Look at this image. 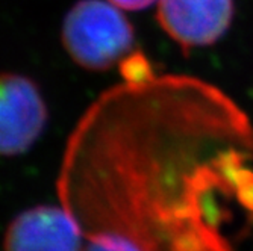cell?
Returning a JSON list of instances; mask_svg holds the SVG:
<instances>
[{"instance_id": "obj_1", "label": "cell", "mask_w": 253, "mask_h": 251, "mask_svg": "<svg viewBox=\"0 0 253 251\" xmlns=\"http://www.w3.org/2000/svg\"><path fill=\"white\" fill-rule=\"evenodd\" d=\"M58 188L106 251H241L253 230V123L205 80H127L81 120Z\"/></svg>"}, {"instance_id": "obj_2", "label": "cell", "mask_w": 253, "mask_h": 251, "mask_svg": "<svg viewBox=\"0 0 253 251\" xmlns=\"http://www.w3.org/2000/svg\"><path fill=\"white\" fill-rule=\"evenodd\" d=\"M117 8L103 0H81L65 15L62 44L85 70L106 72L130 55L133 28Z\"/></svg>"}, {"instance_id": "obj_3", "label": "cell", "mask_w": 253, "mask_h": 251, "mask_svg": "<svg viewBox=\"0 0 253 251\" xmlns=\"http://www.w3.org/2000/svg\"><path fill=\"white\" fill-rule=\"evenodd\" d=\"M47 123V106L29 77L0 74V156L28 151Z\"/></svg>"}, {"instance_id": "obj_4", "label": "cell", "mask_w": 253, "mask_h": 251, "mask_svg": "<svg viewBox=\"0 0 253 251\" xmlns=\"http://www.w3.org/2000/svg\"><path fill=\"white\" fill-rule=\"evenodd\" d=\"M234 0H158V21L183 50L217 42L231 28Z\"/></svg>"}, {"instance_id": "obj_5", "label": "cell", "mask_w": 253, "mask_h": 251, "mask_svg": "<svg viewBox=\"0 0 253 251\" xmlns=\"http://www.w3.org/2000/svg\"><path fill=\"white\" fill-rule=\"evenodd\" d=\"M85 235L64 206H37L12 219L5 251H84Z\"/></svg>"}, {"instance_id": "obj_6", "label": "cell", "mask_w": 253, "mask_h": 251, "mask_svg": "<svg viewBox=\"0 0 253 251\" xmlns=\"http://www.w3.org/2000/svg\"><path fill=\"white\" fill-rule=\"evenodd\" d=\"M112 5H116L119 8L123 9H129V11H140V9H146L150 5H153L158 0H109Z\"/></svg>"}]
</instances>
